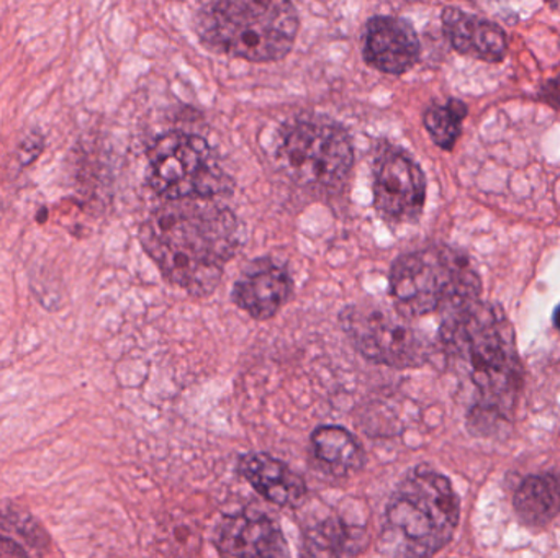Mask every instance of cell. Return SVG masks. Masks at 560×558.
Segmentation results:
<instances>
[{
  "label": "cell",
  "instance_id": "5",
  "mask_svg": "<svg viewBox=\"0 0 560 558\" xmlns=\"http://www.w3.org/2000/svg\"><path fill=\"white\" fill-rule=\"evenodd\" d=\"M388 284L395 307L408 318L456 310L479 300L482 288L467 256L447 246L395 259Z\"/></svg>",
  "mask_w": 560,
  "mask_h": 558
},
{
  "label": "cell",
  "instance_id": "19",
  "mask_svg": "<svg viewBox=\"0 0 560 558\" xmlns=\"http://www.w3.org/2000/svg\"><path fill=\"white\" fill-rule=\"evenodd\" d=\"M469 108L459 98H450L444 104H433L424 111L423 123L438 147L451 151L463 133V123Z\"/></svg>",
  "mask_w": 560,
  "mask_h": 558
},
{
  "label": "cell",
  "instance_id": "13",
  "mask_svg": "<svg viewBox=\"0 0 560 558\" xmlns=\"http://www.w3.org/2000/svg\"><path fill=\"white\" fill-rule=\"evenodd\" d=\"M441 20L444 35L460 55L486 62L505 59L509 41L505 32L497 23L476 13L464 12L457 7H446Z\"/></svg>",
  "mask_w": 560,
  "mask_h": 558
},
{
  "label": "cell",
  "instance_id": "7",
  "mask_svg": "<svg viewBox=\"0 0 560 558\" xmlns=\"http://www.w3.org/2000/svg\"><path fill=\"white\" fill-rule=\"evenodd\" d=\"M148 183L170 202L212 200L233 186L199 134L170 131L148 151Z\"/></svg>",
  "mask_w": 560,
  "mask_h": 558
},
{
  "label": "cell",
  "instance_id": "11",
  "mask_svg": "<svg viewBox=\"0 0 560 558\" xmlns=\"http://www.w3.org/2000/svg\"><path fill=\"white\" fill-rule=\"evenodd\" d=\"M220 558H290L282 527L258 511L230 514L215 537Z\"/></svg>",
  "mask_w": 560,
  "mask_h": 558
},
{
  "label": "cell",
  "instance_id": "22",
  "mask_svg": "<svg viewBox=\"0 0 560 558\" xmlns=\"http://www.w3.org/2000/svg\"><path fill=\"white\" fill-rule=\"evenodd\" d=\"M552 323H555V327L560 331V305L556 308L555 314H552Z\"/></svg>",
  "mask_w": 560,
  "mask_h": 558
},
{
  "label": "cell",
  "instance_id": "3",
  "mask_svg": "<svg viewBox=\"0 0 560 558\" xmlns=\"http://www.w3.org/2000/svg\"><path fill=\"white\" fill-rule=\"evenodd\" d=\"M194 28L212 51L275 62L292 51L300 16L293 3L282 0H220L197 10Z\"/></svg>",
  "mask_w": 560,
  "mask_h": 558
},
{
  "label": "cell",
  "instance_id": "6",
  "mask_svg": "<svg viewBox=\"0 0 560 558\" xmlns=\"http://www.w3.org/2000/svg\"><path fill=\"white\" fill-rule=\"evenodd\" d=\"M278 156L290 179L315 192H335L348 180L354 150L348 131L329 118H300L280 134Z\"/></svg>",
  "mask_w": 560,
  "mask_h": 558
},
{
  "label": "cell",
  "instance_id": "15",
  "mask_svg": "<svg viewBox=\"0 0 560 558\" xmlns=\"http://www.w3.org/2000/svg\"><path fill=\"white\" fill-rule=\"evenodd\" d=\"M51 539L26 511L0 508V558H45Z\"/></svg>",
  "mask_w": 560,
  "mask_h": 558
},
{
  "label": "cell",
  "instance_id": "18",
  "mask_svg": "<svg viewBox=\"0 0 560 558\" xmlns=\"http://www.w3.org/2000/svg\"><path fill=\"white\" fill-rule=\"evenodd\" d=\"M358 531L339 520L328 518L305 531V549L310 558H342L352 554V546L358 544L354 537Z\"/></svg>",
  "mask_w": 560,
  "mask_h": 558
},
{
  "label": "cell",
  "instance_id": "1",
  "mask_svg": "<svg viewBox=\"0 0 560 558\" xmlns=\"http://www.w3.org/2000/svg\"><path fill=\"white\" fill-rule=\"evenodd\" d=\"M440 344L474 387L469 423L479 432L509 422L522 389L515 331L502 308L476 300L443 314Z\"/></svg>",
  "mask_w": 560,
  "mask_h": 558
},
{
  "label": "cell",
  "instance_id": "16",
  "mask_svg": "<svg viewBox=\"0 0 560 558\" xmlns=\"http://www.w3.org/2000/svg\"><path fill=\"white\" fill-rule=\"evenodd\" d=\"M312 451L323 471L336 478L349 477L364 465V451L341 426H319L312 435Z\"/></svg>",
  "mask_w": 560,
  "mask_h": 558
},
{
  "label": "cell",
  "instance_id": "9",
  "mask_svg": "<svg viewBox=\"0 0 560 558\" xmlns=\"http://www.w3.org/2000/svg\"><path fill=\"white\" fill-rule=\"evenodd\" d=\"M374 209L390 225L413 223L427 202V177L420 164L400 147L382 143L372 163Z\"/></svg>",
  "mask_w": 560,
  "mask_h": 558
},
{
  "label": "cell",
  "instance_id": "20",
  "mask_svg": "<svg viewBox=\"0 0 560 558\" xmlns=\"http://www.w3.org/2000/svg\"><path fill=\"white\" fill-rule=\"evenodd\" d=\"M43 147H45V140H43L42 134L36 133V131L30 133L20 143L19 151H16V159H19L20 166H30V164L35 163L42 154Z\"/></svg>",
  "mask_w": 560,
  "mask_h": 558
},
{
  "label": "cell",
  "instance_id": "8",
  "mask_svg": "<svg viewBox=\"0 0 560 558\" xmlns=\"http://www.w3.org/2000/svg\"><path fill=\"white\" fill-rule=\"evenodd\" d=\"M411 318L395 308L352 305L341 313V327L352 346L375 364L392 369L420 367L430 359L433 344Z\"/></svg>",
  "mask_w": 560,
  "mask_h": 558
},
{
  "label": "cell",
  "instance_id": "23",
  "mask_svg": "<svg viewBox=\"0 0 560 558\" xmlns=\"http://www.w3.org/2000/svg\"><path fill=\"white\" fill-rule=\"evenodd\" d=\"M0 213H2V203H0Z\"/></svg>",
  "mask_w": 560,
  "mask_h": 558
},
{
  "label": "cell",
  "instance_id": "4",
  "mask_svg": "<svg viewBox=\"0 0 560 558\" xmlns=\"http://www.w3.org/2000/svg\"><path fill=\"white\" fill-rule=\"evenodd\" d=\"M459 498L444 475L418 467L395 488L385 511L384 544L390 558H431L459 524Z\"/></svg>",
  "mask_w": 560,
  "mask_h": 558
},
{
  "label": "cell",
  "instance_id": "21",
  "mask_svg": "<svg viewBox=\"0 0 560 558\" xmlns=\"http://www.w3.org/2000/svg\"><path fill=\"white\" fill-rule=\"evenodd\" d=\"M541 97L552 107L560 110V78L546 82L541 91Z\"/></svg>",
  "mask_w": 560,
  "mask_h": 558
},
{
  "label": "cell",
  "instance_id": "2",
  "mask_svg": "<svg viewBox=\"0 0 560 558\" xmlns=\"http://www.w3.org/2000/svg\"><path fill=\"white\" fill-rule=\"evenodd\" d=\"M140 241L163 277L196 298L209 297L242 245L235 213L212 200H180L158 209Z\"/></svg>",
  "mask_w": 560,
  "mask_h": 558
},
{
  "label": "cell",
  "instance_id": "10",
  "mask_svg": "<svg viewBox=\"0 0 560 558\" xmlns=\"http://www.w3.org/2000/svg\"><path fill=\"white\" fill-rule=\"evenodd\" d=\"M421 43L408 20L395 15H375L362 32V55L377 71L401 75L420 59Z\"/></svg>",
  "mask_w": 560,
  "mask_h": 558
},
{
  "label": "cell",
  "instance_id": "12",
  "mask_svg": "<svg viewBox=\"0 0 560 558\" xmlns=\"http://www.w3.org/2000/svg\"><path fill=\"white\" fill-rule=\"evenodd\" d=\"M293 295V281L271 262H258L236 281L232 298L236 307L258 321L271 320Z\"/></svg>",
  "mask_w": 560,
  "mask_h": 558
},
{
  "label": "cell",
  "instance_id": "14",
  "mask_svg": "<svg viewBox=\"0 0 560 558\" xmlns=\"http://www.w3.org/2000/svg\"><path fill=\"white\" fill-rule=\"evenodd\" d=\"M240 474L272 504L293 508L306 497V485L283 462L266 452H249L240 459Z\"/></svg>",
  "mask_w": 560,
  "mask_h": 558
},
{
  "label": "cell",
  "instance_id": "17",
  "mask_svg": "<svg viewBox=\"0 0 560 558\" xmlns=\"http://www.w3.org/2000/svg\"><path fill=\"white\" fill-rule=\"evenodd\" d=\"M515 510L529 526H545L560 514V475L526 478L515 495Z\"/></svg>",
  "mask_w": 560,
  "mask_h": 558
}]
</instances>
